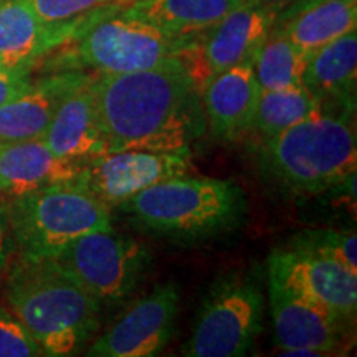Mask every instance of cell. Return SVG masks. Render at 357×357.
Instances as JSON below:
<instances>
[{"label": "cell", "instance_id": "6da1fadb", "mask_svg": "<svg viewBox=\"0 0 357 357\" xmlns=\"http://www.w3.org/2000/svg\"><path fill=\"white\" fill-rule=\"evenodd\" d=\"M89 88L108 151H190L207 123L202 98L177 55L147 70L100 73Z\"/></svg>", "mask_w": 357, "mask_h": 357}, {"label": "cell", "instance_id": "7a4b0ae2", "mask_svg": "<svg viewBox=\"0 0 357 357\" xmlns=\"http://www.w3.org/2000/svg\"><path fill=\"white\" fill-rule=\"evenodd\" d=\"M3 291L43 356L77 354L100 328V303L53 258L13 257Z\"/></svg>", "mask_w": 357, "mask_h": 357}, {"label": "cell", "instance_id": "3957f363", "mask_svg": "<svg viewBox=\"0 0 357 357\" xmlns=\"http://www.w3.org/2000/svg\"><path fill=\"white\" fill-rule=\"evenodd\" d=\"M337 113V111H336ZM321 109L257 147L263 177L283 194L323 195L356 174L357 139L351 113Z\"/></svg>", "mask_w": 357, "mask_h": 357}, {"label": "cell", "instance_id": "277c9868", "mask_svg": "<svg viewBox=\"0 0 357 357\" xmlns=\"http://www.w3.org/2000/svg\"><path fill=\"white\" fill-rule=\"evenodd\" d=\"M119 207L154 234L197 240L235 229L247 199L234 182L185 174L147 187Z\"/></svg>", "mask_w": 357, "mask_h": 357}, {"label": "cell", "instance_id": "5b68a950", "mask_svg": "<svg viewBox=\"0 0 357 357\" xmlns=\"http://www.w3.org/2000/svg\"><path fill=\"white\" fill-rule=\"evenodd\" d=\"M8 207L17 255L24 258H52L78 236L113 229L109 208L75 178L13 197Z\"/></svg>", "mask_w": 357, "mask_h": 357}, {"label": "cell", "instance_id": "8992f818", "mask_svg": "<svg viewBox=\"0 0 357 357\" xmlns=\"http://www.w3.org/2000/svg\"><path fill=\"white\" fill-rule=\"evenodd\" d=\"M265 296L240 275L213 284L200 306L194 331L182 347L187 357H242L263 331Z\"/></svg>", "mask_w": 357, "mask_h": 357}, {"label": "cell", "instance_id": "52a82bcc", "mask_svg": "<svg viewBox=\"0 0 357 357\" xmlns=\"http://www.w3.org/2000/svg\"><path fill=\"white\" fill-rule=\"evenodd\" d=\"M52 258L100 305L128 298L151 261L139 242L114 229L78 236Z\"/></svg>", "mask_w": 357, "mask_h": 357}, {"label": "cell", "instance_id": "ba28073f", "mask_svg": "<svg viewBox=\"0 0 357 357\" xmlns=\"http://www.w3.org/2000/svg\"><path fill=\"white\" fill-rule=\"evenodd\" d=\"M192 38H178L121 12L98 20L75 38L71 61L105 75L158 66L176 56Z\"/></svg>", "mask_w": 357, "mask_h": 357}, {"label": "cell", "instance_id": "9c48e42d", "mask_svg": "<svg viewBox=\"0 0 357 357\" xmlns=\"http://www.w3.org/2000/svg\"><path fill=\"white\" fill-rule=\"evenodd\" d=\"M190 167V151H106L84 160L75 181L111 208L158 182L185 176Z\"/></svg>", "mask_w": 357, "mask_h": 357}, {"label": "cell", "instance_id": "30bf717a", "mask_svg": "<svg viewBox=\"0 0 357 357\" xmlns=\"http://www.w3.org/2000/svg\"><path fill=\"white\" fill-rule=\"evenodd\" d=\"M268 280L339 319L354 318L357 271L333 258L288 247L273 250L268 257Z\"/></svg>", "mask_w": 357, "mask_h": 357}, {"label": "cell", "instance_id": "8fae6325", "mask_svg": "<svg viewBox=\"0 0 357 357\" xmlns=\"http://www.w3.org/2000/svg\"><path fill=\"white\" fill-rule=\"evenodd\" d=\"M178 289L160 284L136 301L106 333L88 347L91 357L158 356L171 341L178 312Z\"/></svg>", "mask_w": 357, "mask_h": 357}, {"label": "cell", "instance_id": "7c38bea8", "mask_svg": "<svg viewBox=\"0 0 357 357\" xmlns=\"http://www.w3.org/2000/svg\"><path fill=\"white\" fill-rule=\"evenodd\" d=\"M268 300L276 346L284 356L339 354L344 323L268 280Z\"/></svg>", "mask_w": 357, "mask_h": 357}, {"label": "cell", "instance_id": "4fadbf2b", "mask_svg": "<svg viewBox=\"0 0 357 357\" xmlns=\"http://www.w3.org/2000/svg\"><path fill=\"white\" fill-rule=\"evenodd\" d=\"M102 17L71 24H47L26 0L0 3V56L13 70L32 71L40 58L60 45L73 42Z\"/></svg>", "mask_w": 357, "mask_h": 357}, {"label": "cell", "instance_id": "5bb4252c", "mask_svg": "<svg viewBox=\"0 0 357 357\" xmlns=\"http://www.w3.org/2000/svg\"><path fill=\"white\" fill-rule=\"evenodd\" d=\"M278 15L275 8L243 0L227 13L207 37L199 42V52L208 75L213 78L220 71L252 63L270 35Z\"/></svg>", "mask_w": 357, "mask_h": 357}, {"label": "cell", "instance_id": "9a60e30c", "mask_svg": "<svg viewBox=\"0 0 357 357\" xmlns=\"http://www.w3.org/2000/svg\"><path fill=\"white\" fill-rule=\"evenodd\" d=\"M260 91L252 63L220 71L208 82L200 98L217 141L238 142L253 132Z\"/></svg>", "mask_w": 357, "mask_h": 357}, {"label": "cell", "instance_id": "2e32d148", "mask_svg": "<svg viewBox=\"0 0 357 357\" xmlns=\"http://www.w3.org/2000/svg\"><path fill=\"white\" fill-rule=\"evenodd\" d=\"M89 79L65 71L32 82L30 88L0 106V144L42 137L61 101Z\"/></svg>", "mask_w": 357, "mask_h": 357}, {"label": "cell", "instance_id": "e0dca14e", "mask_svg": "<svg viewBox=\"0 0 357 357\" xmlns=\"http://www.w3.org/2000/svg\"><path fill=\"white\" fill-rule=\"evenodd\" d=\"M91 78L61 101L42 136L53 154L78 164L108 151L89 88Z\"/></svg>", "mask_w": 357, "mask_h": 357}, {"label": "cell", "instance_id": "ac0fdd59", "mask_svg": "<svg viewBox=\"0 0 357 357\" xmlns=\"http://www.w3.org/2000/svg\"><path fill=\"white\" fill-rule=\"evenodd\" d=\"M82 164L55 155L42 137L0 144V194L20 197L77 178Z\"/></svg>", "mask_w": 357, "mask_h": 357}, {"label": "cell", "instance_id": "d6986e66", "mask_svg": "<svg viewBox=\"0 0 357 357\" xmlns=\"http://www.w3.org/2000/svg\"><path fill=\"white\" fill-rule=\"evenodd\" d=\"M303 86L321 102L354 114L357 86V33L349 32L307 56Z\"/></svg>", "mask_w": 357, "mask_h": 357}, {"label": "cell", "instance_id": "ffe728a7", "mask_svg": "<svg viewBox=\"0 0 357 357\" xmlns=\"http://www.w3.org/2000/svg\"><path fill=\"white\" fill-rule=\"evenodd\" d=\"M243 0H132L124 17L142 20L178 38L208 32Z\"/></svg>", "mask_w": 357, "mask_h": 357}, {"label": "cell", "instance_id": "44dd1931", "mask_svg": "<svg viewBox=\"0 0 357 357\" xmlns=\"http://www.w3.org/2000/svg\"><path fill=\"white\" fill-rule=\"evenodd\" d=\"M357 26V0H334L306 8L291 19L275 24L273 30L283 33L305 55L342 35L354 32Z\"/></svg>", "mask_w": 357, "mask_h": 357}, {"label": "cell", "instance_id": "7402d4cb", "mask_svg": "<svg viewBox=\"0 0 357 357\" xmlns=\"http://www.w3.org/2000/svg\"><path fill=\"white\" fill-rule=\"evenodd\" d=\"M321 109V102L305 86L263 89L258 98L253 132L260 136V141L270 139Z\"/></svg>", "mask_w": 357, "mask_h": 357}, {"label": "cell", "instance_id": "603a6c76", "mask_svg": "<svg viewBox=\"0 0 357 357\" xmlns=\"http://www.w3.org/2000/svg\"><path fill=\"white\" fill-rule=\"evenodd\" d=\"M307 55L283 33L271 29L253 61V71L260 89L303 86Z\"/></svg>", "mask_w": 357, "mask_h": 357}, {"label": "cell", "instance_id": "cb8c5ba5", "mask_svg": "<svg viewBox=\"0 0 357 357\" xmlns=\"http://www.w3.org/2000/svg\"><path fill=\"white\" fill-rule=\"evenodd\" d=\"M284 247L333 258L357 271V235L354 230L310 229L298 231Z\"/></svg>", "mask_w": 357, "mask_h": 357}, {"label": "cell", "instance_id": "d4e9b609", "mask_svg": "<svg viewBox=\"0 0 357 357\" xmlns=\"http://www.w3.org/2000/svg\"><path fill=\"white\" fill-rule=\"evenodd\" d=\"M132 0H26L38 19L47 24H71L113 15Z\"/></svg>", "mask_w": 357, "mask_h": 357}, {"label": "cell", "instance_id": "484cf974", "mask_svg": "<svg viewBox=\"0 0 357 357\" xmlns=\"http://www.w3.org/2000/svg\"><path fill=\"white\" fill-rule=\"evenodd\" d=\"M38 356H43V352L25 324L10 307L0 306V357Z\"/></svg>", "mask_w": 357, "mask_h": 357}, {"label": "cell", "instance_id": "4316f807", "mask_svg": "<svg viewBox=\"0 0 357 357\" xmlns=\"http://www.w3.org/2000/svg\"><path fill=\"white\" fill-rule=\"evenodd\" d=\"M8 204H10V199L0 194V273L6 271L13 257L17 255Z\"/></svg>", "mask_w": 357, "mask_h": 357}, {"label": "cell", "instance_id": "83f0119b", "mask_svg": "<svg viewBox=\"0 0 357 357\" xmlns=\"http://www.w3.org/2000/svg\"><path fill=\"white\" fill-rule=\"evenodd\" d=\"M32 84L30 71H3L0 73V106L22 95Z\"/></svg>", "mask_w": 357, "mask_h": 357}, {"label": "cell", "instance_id": "f1b7e54d", "mask_svg": "<svg viewBox=\"0 0 357 357\" xmlns=\"http://www.w3.org/2000/svg\"><path fill=\"white\" fill-rule=\"evenodd\" d=\"M326 2H334V0H289L287 6H284L278 12L275 24H281V22L291 19V17L298 15L300 12L306 10V8H311V7L319 6V3H326Z\"/></svg>", "mask_w": 357, "mask_h": 357}, {"label": "cell", "instance_id": "f546056e", "mask_svg": "<svg viewBox=\"0 0 357 357\" xmlns=\"http://www.w3.org/2000/svg\"><path fill=\"white\" fill-rule=\"evenodd\" d=\"M252 2H257V3H261V6H268L271 8H275V10H281L289 0H252Z\"/></svg>", "mask_w": 357, "mask_h": 357}, {"label": "cell", "instance_id": "4dcf8cb0", "mask_svg": "<svg viewBox=\"0 0 357 357\" xmlns=\"http://www.w3.org/2000/svg\"><path fill=\"white\" fill-rule=\"evenodd\" d=\"M3 71H24V70H13V68H10V66L6 63V60H3V58L0 56V73H3Z\"/></svg>", "mask_w": 357, "mask_h": 357}, {"label": "cell", "instance_id": "1f68e13d", "mask_svg": "<svg viewBox=\"0 0 357 357\" xmlns=\"http://www.w3.org/2000/svg\"><path fill=\"white\" fill-rule=\"evenodd\" d=\"M3 2V0H0V3H2Z\"/></svg>", "mask_w": 357, "mask_h": 357}]
</instances>
